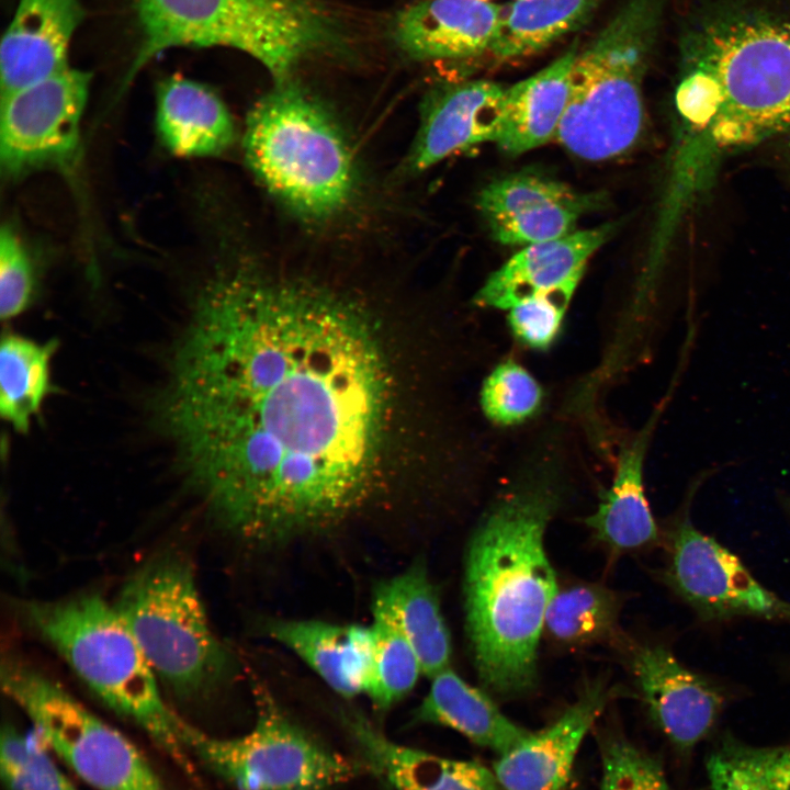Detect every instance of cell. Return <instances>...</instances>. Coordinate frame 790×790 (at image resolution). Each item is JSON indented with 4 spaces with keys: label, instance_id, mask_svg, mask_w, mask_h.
<instances>
[{
    "label": "cell",
    "instance_id": "1",
    "mask_svg": "<svg viewBox=\"0 0 790 790\" xmlns=\"http://www.w3.org/2000/svg\"><path fill=\"white\" fill-rule=\"evenodd\" d=\"M390 395L383 346L359 307L236 270L201 292L162 416L219 526L271 543L335 526L370 498Z\"/></svg>",
    "mask_w": 790,
    "mask_h": 790
},
{
    "label": "cell",
    "instance_id": "2",
    "mask_svg": "<svg viewBox=\"0 0 790 790\" xmlns=\"http://www.w3.org/2000/svg\"><path fill=\"white\" fill-rule=\"evenodd\" d=\"M678 70L663 202L684 213L724 157L790 135V0H692Z\"/></svg>",
    "mask_w": 790,
    "mask_h": 790
},
{
    "label": "cell",
    "instance_id": "3",
    "mask_svg": "<svg viewBox=\"0 0 790 790\" xmlns=\"http://www.w3.org/2000/svg\"><path fill=\"white\" fill-rule=\"evenodd\" d=\"M553 440L527 453L484 510L466 546L465 630L484 687L518 697L535 685L538 648L558 584L546 530L566 495Z\"/></svg>",
    "mask_w": 790,
    "mask_h": 790
},
{
    "label": "cell",
    "instance_id": "4",
    "mask_svg": "<svg viewBox=\"0 0 790 790\" xmlns=\"http://www.w3.org/2000/svg\"><path fill=\"white\" fill-rule=\"evenodd\" d=\"M139 44L125 81L162 52L227 47L259 61L274 82L303 63L353 44L342 15L321 0H135Z\"/></svg>",
    "mask_w": 790,
    "mask_h": 790
},
{
    "label": "cell",
    "instance_id": "5",
    "mask_svg": "<svg viewBox=\"0 0 790 790\" xmlns=\"http://www.w3.org/2000/svg\"><path fill=\"white\" fill-rule=\"evenodd\" d=\"M26 622L111 709L137 724L189 777L184 720L166 703L159 680L114 605L97 595L23 606Z\"/></svg>",
    "mask_w": 790,
    "mask_h": 790
},
{
    "label": "cell",
    "instance_id": "6",
    "mask_svg": "<svg viewBox=\"0 0 790 790\" xmlns=\"http://www.w3.org/2000/svg\"><path fill=\"white\" fill-rule=\"evenodd\" d=\"M670 0H625L578 50L555 140L572 155L605 161L631 151L645 128L643 82Z\"/></svg>",
    "mask_w": 790,
    "mask_h": 790
},
{
    "label": "cell",
    "instance_id": "7",
    "mask_svg": "<svg viewBox=\"0 0 790 790\" xmlns=\"http://www.w3.org/2000/svg\"><path fill=\"white\" fill-rule=\"evenodd\" d=\"M242 147L258 180L303 217H328L351 198L348 145L325 109L292 78L274 82L250 110Z\"/></svg>",
    "mask_w": 790,
    "mask_h": 790
},
{
    "label": "cell",
    "instance_id": "8",
    "mask_svg": "<svg viewBox=\"0 0 790 790\" xmlns=\"http://www.w3.org/2000/svg\"><path fill=\"white\" fill-rule=\"evenodd\" d=\"M160 684L182 699L202 698L230 675L233 658L213 632L191 563L165 552L124 583L114 603Z\"/></svg>",
    "mask_w": 790,
    "mask_h": 790
},
{
    "label": "cell",
    "instance_id": "9",
    "mask_svg": "<svg viewBox=\"0 0 790 790\" xmlns=\"http://www.w3.org/2000/svg\"><path fill=\"white\" fill-rule=\"evenodd\" d=\"M1 685L49 751L93 789L169 790L129 738L52 678L8 662L2 666Z\"/></svg>",
    "mask_w": 790,
    "mask_h": 790
},
{
    "label": "cell",
    "instance_id": "10",
    "mask_svg": "<svg viewBox=\"0 0 790 790\" xmlns=\"http://www.w3.org/2000/svg\"><path fill=\"white\" fill-rule=\"evenodd\" d=\"M256 693L258 714L248 733L221 738L185 723L189 753L237 790H334L361 770L294 724L267 691Z\"/></svg>",
    "mask_w": 790,
    "mask_h": 790
},
{
    "label": "cell",
    "instance_id": "11",
    "mask_svg": "<svg viewBox=\"0 0 790 790\" xmlns=\"http://www.w3.org/2000/svg\"><path fill=\"white\" fill-rule=\"evenodd\" d=\"M90 83V72L70 66L1 97L3 176L19 179L42 170H64L75 163Z\"/></svg>",
    "mask_w": 790,
    "mask_h": 790
},
{
    "label": "cell",
    "instance_id": "12",
    "mask_svg": "<svg viewBox=\"0 0 790 790\" xmlns=\"http://www.w3.org/2000/svg\"><path fill=\"white\" fill-rule=\"evenodd\" d=\"M667 586L703 621L756 618L790 623V601L769 590L742 561L689 516L668 537Z\"/></svg>",
    "mask_w": 790,
    "mask_h": 790
},
{
    "label": "cell",
    "instance_id": "13",
    "mask_svg": "<svg viewBox=\"0 0 790 790\" xmlns=\"http://www.w3.org/2000/svg\"><path fill=\"white\" fill-rule=\"evenodd\" d=\"M602 202L599 194L578 192L556 179L517 172L485 185L477 208L493 239L528 246L574 233L578 219Z\"/></svg>",
    "mask_w": 790,
    "mask_h": 790
},
{
    "label": "cell",
    "instance_id": "14",
    "mask_svg": "<svg viewBox=\"0 0 790 790\" xmlns=\"http://www.w3.org/2000/svg\"><path fill=\"white\" fill-rule=\"evenodd\" d=\"M627 650L628 666L653 721L676 746H695L723 708L721 687L686 667L662 643L632 641Z\"/></svg>",
    "mask_w": 790,
    "mask_h": 790
},
{
    "label": "cell",
    "instance_id": "15",
    "mask_svg": "<svg viewBox=\"0 0 790 790\" xmlns=\"http://www.w3.org/2000/svg\"><path fill=\"white\" fill-rule=\"evenodd\" d=\"M506 88L490 80L447 82L432 88L408 157L413 171L483 143H495L504 119Z\"/></svg>",
    "mask_w": 790,
    "mask_h": 790
},
{
    "label": "cell",
    "instance_id": "16",
    "mask_svg": "<svg viewBox=\"0 0 790 790\" xmlns=\"http://www.w3.org/2000/svg\"><path fill=\"white\" fill-rule=\"evenodd\" d=\"M501 7L486 0H417L398 11L391 35L405 56L419 61L461 60L488 53Z\"/></svg>",
    "mask_w": 790,
    "mask_h": 790
},
{
    "label": "cell",
    "instance_id": "17",
    "mask_svg": "<svg viewBox=\"0 0 790 790\" xmlns=\"http://www.w3.org/2000/svg\"><path fill=\"white\" fill-rule=\"evenodd\" d=\"M613 689L601 680L585 686L550 726L500 755L493 771L504 790H566L576 754Z\"/></svg>",
    "mask_w": 790,
    "mask_h": 790
},
{
    "label": "cell",
    "instance_id": "18",
    "mask_svg": "<svg viewBox=\"0 0 790 790\" xmlns=\"http://www.w3.org/2000/svg\"><path fill=\"white\" fill-rule=\"evenodd\" d=\"M82 0H19L0 47L1 97L67 68Z\"/></svg>",
    "mask_w": 790,
    "mask_h": 790
},
{
    "label": "cell",
    "instance_id": "19",
    "mask_svg": "<svg viewBox=\"0 0 790 790\" xmlns=\"http://www.w3.org/2000/svg\"><path fill=\"white\" fill-rule=\"evenodd\" d=\"M616 228L614 223H607L524 246L486 279L474 295L475 305L508 311L569 281L582 280L588 260Z\"/></svg>",
    "mask_w": 790,
    "mask_h": 790
},
{
    "label": "cell",
    "instance_id": "20",
    "mask_svg": "<svg viewBox=\"0 0 790 790\" xmlns=\"http://www.w3.org/2000/svg\"><path fill=\"white\" fill-rule=\"evenodd\" d=\"M669 394L657 405L643 428L620 450L611 484L601 494L596 510L585 519L595 539L614 554L637 552L659 541V531L645 494L644 465L650 441Z\"/></svg>",
    "mask_w": 790,
    "mask_h": 790
},
{
    "label": "cell",
    "instance_id": "21",
    "mask_svg": "<svg viewBox=\"0 0 790 790\" xmlns=\"http://www.w3.org/2000/svg\"><path fill=\"white\" fill-rule=\"evenodd\" d=\"M342 720L365 764L392 790H504L494 771L477 761L397 744L354 711Z\"/></svg>",
    "mask_w": 790,
    "mask_h": 790
},
{
    "label": "cell",
    "instance_id": "22",
    "mask_svg": "<svg viewBox=\"0 0 790 790\" xmlns=\"http://www.w3.org/2000/svg\"><path fill=\"white\" fill-rule=\"evenodd\" d=\"M266 632L297 655L340 696L368 695L374 657L370 625L278 619L267 623Z\"/></svg>",
    "mask_w": 790,
    "mask_h": 790
},
{
    "label": "cell",
    "instance_id": "23",
    "mask_svg": "<svg viewBox=\"0 0 790 790\" xmlns=\"http://www.w3.org/2000/svg\"><path fill=\"white\" fill-rule=\"evenodd\" d=\"M156 100L158 137L172 155L216 157L234 144L233 117L223 100L205 84L176 75L160 82Z\"/></svg>",
    "mask_w": 790,
    "mask_h": 790
},
{
    "label": "cell",
    "instance_id": "24",
    "mask_svg": "<svg viewBox=\"0 0 790 790\" xmlns=\"http://www.w3.org/2000/svg\"><path fill=\"white\" fill-rule=\"evenodd\" d=\"M578 50L575 41L550 65L506 88L504 119L495 142L501 151L517 156L555 140Z\"/></svg>",
    "mask_w": 790,
    "mask_h": 790
},
{
    "label": "cell",
    "instance_id": "25",
    "mask_svg": "<svg viewBox=\"0 0 790 790\" xmlns=\"http://www.w3.org/2000/svg\"><path fill=\"white\" fill-rule=\"evenodd\" d=\"M372 603L385 609L398 625L418 656L422 675L430 678L450 667L451 635L438 589L422 563L380 583Z\"/></svg>",
    "mask_w": 790,
    "mask_h": 790
},
{
    "label": "cell",
    "instance_id": "26",
    "mask_svg": "<svg viewBox=\"0 0 790 790\" xmlns=\"http://www.w3.org/2000/svg\"><path fill=\"white\" fill-rule=\"evenodd\" d=\"M414 719L453 729L499 756L531 734L511 722L483 690L471 686L451 667L430 677L429 690Z\"/></svg>",
    "mask_w": 790,
    "mask_h": 790
},
{
    "label": "cell",
    "instance_id": "27",
    "mask_svg": "<svg viewBox=\"0 0 790 790\" xmlns=\"http://www.w3.org/2000/svg\"><path fill=\"white\" fill-rule=\"evenodd\" d=\"M603 0H512L501 7L497 35L488 54L496 61L534 55L582 29Z\"/></svg>",
    "mask_w": 790,
    "mask_h": 790
},
{
    "label": "cell",
    "instance_id": "28",
    "mask_svg": "<svg viewBox=\"0 0 790 790\" xmlns=\"http://www.w3.org/2000/svg\"><path fill=\"white\" fill-rule=\"evenodd\" d=\"M621 609L622 598L601 584L558 586L545 612L543 632L568 647L619 641Z\"/></svg>",
    "mask_w": 790,
    "mask_h": 790
},
{
    "label": "cell",
    "instance_id": "29",
    "mask_svg": "<svg viewBox=\"0 0 790 790\" xmlns=\"http://www.w3.org/2000/svg\"><path fill=\"white\" fill-rule=\"evenodd\" d=\"M55 343L8 335L0 348V413L15 430L25 431L49 391Z\"/></svg>",
    "mask_w": 790,
    "mask_h": 790
},
{
    "label": "cell",
    "instance_id": "30",
    "mask_svg": "<svg viewBox=\"0 0 790 790\" xmlns=\"http://www.w3.org/2000/svg\"><path fill=\"white\" fill-rule=\"evenodd\" d=\"M372 614L373 677L366 696L382 711L415 688L422 669L416 652L388 612L372 603Z\"/></svg>",
    "mask_w": 790,
    "mask_h": 790
},
{
    "label": "cell",
    "instance_id": "31",
    "mask_svg": "<svg viewBox=\"0 0 790 790\" xmlns=\"http://www.w3.org/2000/svg\"><path fill=\"white\" fill-rule=\"evenodd\" d=\"M35 734L29 736L8 724L0 742V775L8 790H77Z\"/></svg>",
    "mask_w": 790,
    "mask_h": 790
},
{
    "label": "cell",
    "instance_id": "32",
    "mask_svg": "<svg viewBox=\"0 0 790 790\" xmlns=\"http://www.w3.org/2000/svg\"><path fill=\"white\" fill-rule=\"evenodd\" d=\"M543 391L534 376L520 363L505 360L483 379L478 402L490 422L514 426L530 419L541 407Z\"/></svg>",
    "mask_w": 790,
    "mask_h": 790
},
{
    "label": "cell",
    "instance_id": "33",
    "mask_svg": "<svg viewBox=\"0 0 790 790\" xmlns=\"http://www.w3.org/2000/svg\"><path fill=\"white\" fill-rule=\"evenodd\" d=\"M579 282L569 281L508 309V325L514 337L531 349H549L561 334Z\"/></svg>",
    "mask_w": 790,
    "mask_h": 790
},
{
    "label": "cell",
    "instance_id": "34",
    "mask_svg": "<svg viewBox=\"0 0 790 790\" xmlns=\"http://www.w3.org/2000/svg\"><path fill=\"white\" fill-rule=\"evenodd\" d=\"M600 790H672L659 765L619 735L601 744Z\"/></svg>",
    "mask_w": 790,
    "mask_h": 790
},
{
    "label": "cell",
    "instance_id": "35",
    "mask_svg": "<svg viewBox=\"0 0 790 790\" xmlns=\"http://www.w3.org/2000/svg\"><path fill=\"white\" fill-rule=\"evenodd\" d=\"M35 289L31 255L18 234L4 224L0 230V314L2 319L20 315L30 304Z\"/></svg>",
    "mask_w": 790,
    "mask_h": 790
},
{
    "label": "cell",
    "instance_id": "36",
    "mask_svg": "<svg viewBox=\"0 0 790 790\" xmlns=\"http://www.w3.org/2000/svg\"><path fill=\"white\" fill-rule=\"evenodd\" d=\"M710 790H778L755 748L729 746L708 761Z\"/></svg>",
    "mask_w": 790,
    "mask_h": 790
},
{
    "label": "cell",
    "instance_id": "37",
    "mask_svg": "<svg viewBox=\"0 0 790 790\" xmlns=\"http://www.w3.org/2000/svg\"><path fill=\"white\" fill-rule=\"evenodd\" d=\"M757 756L778 790H790V747L757 748Z\"/></svg>",
    "mask_w": 790,
    "mask_h": 790
},
{
    "label": "cell",
    "instance_id": "38",
    "mask_svg": "<svg viewBox=\"0 0 790 790\" xmlns=\"http://www.w3.org/2000/svg\"><path fill=\"white\" fill-rule=\"evenodd\" d=\"M780 503H781V508H782L783 512L786 514V516L788 518H790V495H783L780 498Z\"/></svg>",
    "mask_w": 790,
    "mask_h": 790
},
{
    "label": "cell",
    "instance_id": "39",
    "mask_svg": "<svg viewBox=\"0 0 790 790\" xmlns=\"http://www.w3.org/2000/svg\"><path fill=\"white\" fill-rule=\"evenodd\" d=\"M486 1H492V0H486Z\"/></svg>",
    "mask_w": 790,
    "mask_h": 790
}]
</instances>
